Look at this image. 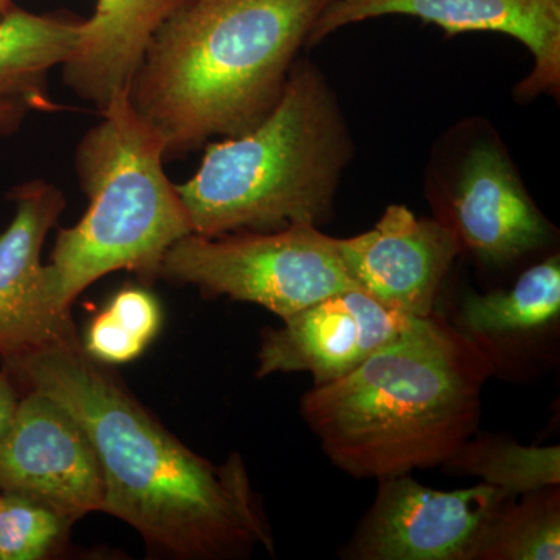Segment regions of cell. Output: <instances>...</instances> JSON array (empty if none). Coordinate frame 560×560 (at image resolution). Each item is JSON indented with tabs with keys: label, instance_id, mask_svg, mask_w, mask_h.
I'll use <instances>...</instances> for the list:
<instances>
[{
	"label": "cell",
	"instance_id": "obj_21",
	"mask_svg": "<svg viewBox=\"0 0 560 560\" xmlns=\"http://www.w3.org/2000/svg\"><path fill=\"white\" fill-rule=\"evenodd\" d=\"M106 311L116 318L132 337L149 346L161 329L162 313L160 302L153 294L142 289L119 291L109 302Z\"/></svg>",
	"mask_w": 560,
	"mask_h": 560
},
{
	"label": "cell",
	"instance_id": "obj_6",
	"mask_svg": "<svg viewBox=\"0 0 560 560\" xmlns=\"http://www.w3.org/2000/svg\"><path fill=\"white\" fill-rule=\"evenodd\" d=\"M160 279L197 287L206 296L250 302L282 319L331 294L360 290L342 261L340 238L312 223L220 237L186 235L165 254Z\"/></svg>",
	"mask_w": 560,
	"mask_h": 560
},
{
	"label": "cell",
	"instance_id": "obj_9",
	"mask_svg": "<svg viewBox=\"0 0 560 560\" xmlns=\"http://www.w3.org/2000/svg\"><path fill=\"white\" fill-rule=\"evenodd\" d=\"M419 318L386 307L360 290L331 294L261 331L256 377L308 372L313 386L357 370Z\"/></svg>",
	"mask_w": 560,
	"mask_h": 560
},
{
	"label": "cell",
	"instance_id": "obj_1",
	"mask_svg": "<svg viewBox=\"0 0 560 560\" xmlns=\"http://www.w3.org/2000/svg\"><path fill=\"white\" fill-rule=\"evenodd\" d=\"M0 363L21 393L47 394L80 423L101 463L102 512L138 530L150 555L221 560L256 548L275 552L242 456L217 466L191 452L108 364L92 359L79 334Z\"/></svg>",
	"mask_w": 560,
	"mask_h": 560
},
{
	"label": "cell",
	"instance_id": "obj_3",
	"mask_svg": "<svg viewBox=\"0 0 560 560\" xmlns=\"http://www.w3.org/2000/svg\"><path fill=\"white\" fill-rule=\"evenodd\" d=\"M334 0H187L151 39L130 86L167 158L260 124Z\"/></svg>",
	"mask_w": 560,
	"mask_h": 560
},
{
	"label": "cell",
	"instance_id": "obj_8",
	"mask_svg": "<svg viewBox=\"0 0 560 560\" xmlns=\"http://www.w3.org/2000/svg\"><path fill=\"white\" fill-rule=\"evenodd\" d=\"M0 493L35 501L73 523L102 512L105 486L90 438L38 389L22 390L0 436Z\"/></svg>",
	"mask_w": 560,
	"mask_h": 560
},
{
	"label": "cell",
	"instance_id": "obj_19",
	"mask_svg": "<svg viewBox=\"0 0 560 560\" xmlns=\"http://www.w3.org/2000/svg\"><path fill=\"white\" fill-rule=\"evenodd\" d=\"M72 525L43 504L0 493V560L54 558L68 544Z\"/></svg>",
	"mask_w": 560,
	"mask_h": 560
},
{
	"label": "cell",
	"instance_id": "obj_4",
	"mask_svg": "<svg viewBox=\"0 0 560 560\" xmlns=\"http://www.w3.org/2000/svg\"><path fill=\"white\" fill-rule=\"evenodd\" d=\"M101 116L75 151L77 178L90 206L75 226L58 232L40 271V316L57 335L77 330L70 305L92 283L114 271L154 282L167 250L194 234L164 171V140L135 109L130 91Z\"/></svg>",
	"mask_w": 560,
	"mask_h": 560
},
{
	"label": "cell",
	"instance_id": "obj_7",
	"mask_svg": "<svg viewBox=\"0 0 560 560\" xmlns=\"http://www.w3.org/2000/svg\"><path fill=\"white\" fill-rule=\"evenodd\" d=\"M372 506L341 558L350 560H475L503 490L481 485L438 490L410 474L382 478Z\"/></svg>",
	"mask_w": 560,
	"mask_h": 560
},
{
	"label": "cell",
	"instance_id": "obj_13",
	"mask_svg": "<svg viewBox=\"0 0 560 560\" xmlns=\"http://www.w3.org/2000/svg\"><path fill=\"white\" fill-rule=\"evenodd\" d=\"M10 198L16 209L0 234V360L69 337L55 334L39 312L40 254L68 205L65 194L55 184L33 179L14 187Z\"/></svg>",
	"mask_w": 560,
	"mask_h": 560
},
{
	"label": "cell",
	"instance_id": "obj_23",
	"mask_svg": "<svg viewBox=\"0 0 560 560\" xmlns=\"http://www.w3.org/2000/svg\"><path fill=\"white\" fill-rule=\"evenodd\" d=\"M20 399L21 390L5 371H0V436L9 429Z\"/></svg>",
	"mask_w": 560,
	"mask_h": 560
},
{
	"label": "cell",
	"instance_id": "obj_20",
	"mask_svg": "<svg viewBox=\"0 0 560 560\" xmlns=\"http://www.w3.org/2000/svg\"><path fill=\"white\" fill-rule=\"evenodd\" d=\"M83 348L92 359L113 366L138 359L147 346L128 334L105 308L92 320L90 329L84 335Z\"/></svg>",
	"mask_w": 560,
	"mask_h": 560
},
{
	"label": "cell",
	"instance_id": "obj_10",
	"mask_svg": "<svg viewBox=\"0 0 560 560\" xmlns=\"http://www.w3.org/2000/svg\"><path fill=\"white\" fill-rule=\"evenodd\" d=\"M340 253L361 291L393 311L429 318L463 248L441 220L418 219L405 206L393 205L374 230L340 238Z\"/></svg>",
	"mask_w": 560,
	"mask_h": 560
},
{
	"label": "cell",
	"instance_id": "obj_12",
	"mask_svg": "<svg viewBox=\"0 0 560 560\" xmlns=\"http://www.w3.org/2000/svg\"><path fill=\"white\" fill-rule=\"evenodd\" d=\"M442 223L481 264L506 267L544 248L552 226L537 209L499 143L482 140L464 156Z\"/></svg>",
	"mask_w": 560,
	"mask_h": 560
},
{
	"label": "cell",
	"instance_id": "obj_24",
	"mask_svg": "<svg viewBox=\"0 0 560 560\" xmlns=\"http://www.w3.org/2000/svg\"><path fill=\"white\" fill-rule=\"evenodd\" d=\"M16 9V5H14V0H0V21L3 20V18L7 16V14L10 13V11H13Z\"/></svg>",
	"mask_w": 560,
	"mask_h": 560
},
{
	"label": "cell",
	"instance_id": "obj_5",
	"mask_svg": "<svg viewBox=\"0 0 560 560\" xmlns=\"http://www.w3.org/2000/svg\"><path fill=\"white\" fill-rule=\"evenodd\" d=\"M349 156L329 86L318 70L296 65L271 113L241 136L209 143L200 168L176 189L201 237L318 226Z\"/></svg>",
	"mask_w": 560,
	"mask_h": 560
},
{
	"label": "cell",
	"instance_id": "obj_22",
	"mask_svg": "<svg viewBox=\"0 0 560 560\" xmlns=\"http://www.w3.org/2000/svg\"><path fill=\"white\" fill-rule=\"evenodd\" d=\"M32 110V106L22 98L0 97V136H10L20 130Z\"/></svg>",
	"mask_w": 560,
	"mask_h": 560
},
{
	"label": "cell",
	"instance_id": "obj_17",
	"mask_svg": "<svg viewBox=\"0 0 560 560\" xmlns=\"http://www.w3.org/2000/svg\"><path fill=\"white\" fill-rule=\"evenodd\" d=\"M442 467L480 478L506 495L521 497L560 485V447L522 445L477 431Z\"/></svg>",
	"mask_w": 560,
	"mask_h": 560
},
{
	"label": "cell",
	"instance_id": "obj_15",
	"mask_svg": "<svg viewBox=\"0 0 560 560\" xmlns=\"http://www.w3.org/2000/svg\"><path fill=\"white\" fill-rule=\"evenodd\" d=\"M560 323L558 254L523 272L508 290L469 293L453 326L488 357L493 374L555 341Z\"/></svg>",
	"mask_w": 560,
	"mask_h": 560
},
{
	"label": "cell",
	"instance_id": "obj_14",
	"mask_svg": "<svg viewBox=\"0 0 560 560\" xmlns=\"http://www.w3.org/2000/svg\"><path fill=\"white\" fill-rule=\"evenodd\" d=\"M187 0H97L94 16L81 22L79 40L61 66L62 81L98 110L108 108L132 79L151 39Z\"/></svg>",
	"mask_w": 560,
	"mask_h": 560
},
{
	"label": "cell",
	"instance_id": "obj_11",
	"mask_svg": "<svg viewBox=\"0 0 560 560\" xmlns=\"http://www.w3.org/2000/svg\"><path fill=\"white\" fill-rule=\"evenodd\" d=\"M388 14L419 18L447 36L466 32L514 36L534 55V69L523 81L522 94L559 91L560 0H334L316 21L308 44L346 25Z\"/></svg>",
	"mask_w": 560,
	"mask_h": 560
},
{
	"label": "cell",
	"instance_id": "obj_16",
	"mask_svg": "<svg viewBox=\"0 0 560 560\" xmlns=\"http://www.w3.org/2000/svg\"><path fill=\"white\" fill-rule=\"evenodd\" d=\"M81 22L14 9L0 21V97L22 98L33 110H54L47 77L75 49Z\"/></svg>",
	"mask_w": 560,
	"mask_h": 560
},
{
	"label": "cell",
	"instance_id": "obj_18",
	"mask_svg": "<svg viewBox=\"0 0 560 560\" xmlns=\"http://www.w3.org/2000/svg\"><path fill=\"white\" fill-rule=\"evenodd\" d=\"M510 497L482 534L475 560H559L560 489Z\"/></svg>",
	"mask_w": 560,
	"mask_h": 560
},
{
	"label": "cell",
	"instance_id": "obj_2",
	"mask_svg": "<svg viewBox=\"0 0 560 560\" xmlns=\"http://www.w3.org/2000/svg\"><path fill=\"white\" fill-rule=\"evenodd\" d=\"M488 357L447 319L419 318L357 370L313 386L301 415L357 480L442 467L480 429Z\"/></svg>",
	"mask_w": 560,
	"mask_h": 560
}]
</instances>
